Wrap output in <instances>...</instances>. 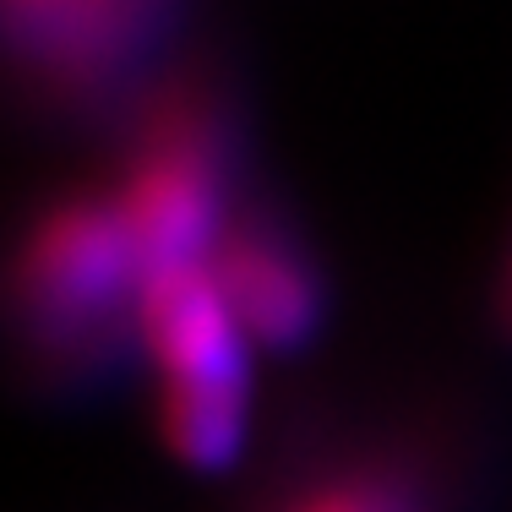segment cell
I'll use <instances>...</instances> for the list:
<instances>
[{"label": "cell", "mask_w": 512, "mask_h": 512, "mask_svg": "<svg viewBox=\"0 0 512 512\" xmlns=\"http://www.w3.org/2000/svg\"><path fill=\"white\" fill-rule=\"evenodd\" d=\"M496 327L512 344V246H507V262H502V278H496Z\"/></svg>", "instance_id": "cell-7"}, {"label": "cell", "mask_w": 512, "mask_h": 512, "mask_svg": "<svg viewBox=\"0 0 512 512\" xmlns=\"http://www.w3.org/2000/svg\"><path fill=\"white\" fill-rule=\"evenodd\" d=\"M142 267L115 202L71 197L44 207L11 256V316L55 371H104L137 344Z\"/></svg>", "instance_id": "cell-1"}, {"label": "cell", "mask_w": 512, "mask_h": 512, "mask_svg": "<svg viewBox=\"0 0 512 512\" xmlns=\"http://www.w3.org/2000/svg\"><path fill=\"white\" fill-rule=\"evenodd\" d=\"M218 295L251 349H300L322 327V278L306 251L267 224H229L207 256Z\"/></svg>", "instance_id": "cell-5"}, {"label": "cell", "mask_w": 512, "mask_h": 512, "mask_svg": "<svg viewBox=\"0 0 512 512\" xmlns=\"http://www.w3.org/2000/svg\"><path fill=\"white\" fill-rule=\"evenodd\" d=\"M137 349L158 371V393L251 387V344L229 316L207 262L164 267L142 278Z\"/></svg>", "instance_id": "cell-4"}, {"label": "cell", "mask_w": 512, "mask_h": 512, "mask_svg": "<svg viewBox=\"0 0 512 512\" xmlns=\"http://www.w3.org/2000/svg\"><path fill=\"white\" fill-rule=\"evenodd\" d=\"M284 512H420V502H414V491L404 480H393V474L355 469V474H333V480L311 485Z\"/></svg>", "instance_id": "cell-6"}, {"label": "cell", "mask_w": 512, "mask_h": 512, "mask_svg": "<svg viewBox=\"0 0 512 512\" xmlns=\"http://www.w3.org/2000/svg\"><path fill=\"white\" fill-rule=\"evenodd\" d=\"M164 0H0V50L60 99L104 93L148 50Z\"/></svg>", "instance_id": "cell-3"}, {"label": "cell", "mask_w": 512, "mask_h": 512, "mask_svg": "<svg viewBox=\"0 0 512 512\" xmlns=\"http://www.w3.org/2000/svg\"><path fill=\"white\" fill-rule=\"evenodd\" d=\"M109 202L148 273L207 262L229 229V126L218 104L186 82L158 93Z\"/></svg>", "instance_id": "cell-2"}]
</instances>
